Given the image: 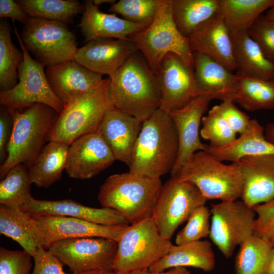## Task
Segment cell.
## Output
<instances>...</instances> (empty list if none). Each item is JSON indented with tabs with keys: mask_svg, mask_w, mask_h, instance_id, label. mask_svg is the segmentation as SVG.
<instances>
[{
	"mask_svg": "<svg viewBox=\"0 0 274 274\" xmlns=\"http://www.w3.org/2000/svg\"><path fill=\"white\" fill-rule=\"evenodd\" d=\"M206 151L222 161L238 162L247 156L274 155V145L265 138L264 129L258 121L252 119L247 130L234 141L218 148L209 146Z\"/></svg>",
	"mask_w": 274,
	"mask_h": 274,
	"instance_id": "cell-29",
	"label": "cell"
},
{
	"mask_svg": "<svg viewBox=\"0 0 274 274\" xmlns=\"http://www.w3.org/2000/svg\"><path fill=\"white\" fill-rule=\"evenodd\" d=\"M237 74L264 80L274 78V64L264 55L248 31L230 35Z\"/></svg>",
	"mask_w": 274,
	"mask_h": 274,
	"instance_id": "cell-28",
	"label": "cell"
},
{
	"mask_svg": "<svg viewBox=\"0 0 274 274\" xmlns=\"http://www.w3.org/2000/svg\"><path fill=\"white\" fill-rule=\"evenodd\" d=\"M194 71L199 94L223 101L232 100L237 76L224 65L202 54L193 53Z\"/></svg>",
	"mask_w": 274,
	"mask_h": 274,
	"instance_id": "cell-25",
	"label": "cell"
},
{
	"mask_svg": "<svg viewBox=\"0 0 274 274\" xmlns=\"http://www.w3.org/2000/svg\"><path fill=\"white\" fill-rule=\"evenodd\" d=\"M215 257L209 241H196L180 245H172L168 253L152 265L151 272H160L177 267L191 266L204 271L213 270Z\"/></svg>",
	"mask_w": 274,
	"mask_h": 274,
	"instance_id": "cell-27",
	"label": "cell"
},
{
	"mask_svg": "<svg viewBox=\"0 0 274 274\" xmlns=\"http://www.w3.org/2000/svg\"><path fill=\"white\" fill-rule=\"evenodd\" d=\"M187 39L192 53L207 55L232 72L236 70L230 32L217 14L199 26Z\"/></svg>",
	"mask_w": 274,
	"mask_h": 274,
	"instance_id": "cell-21",
	"label": "cell"
},
{
	"mask_svg": "<svg viewBox=\"0 0 274 274\" xmlns=\"http://www.w3.org/2000/svg\"><path fill=\"white\" fill-rule=\"evenodd\" d=\"M12 112L13 127L7 157L0 166L1 179L18 164H22L27 168L31 166L49 141L59 114L48 106L39 103Z\"/></svg>",
	"mask_w": 274,
	"mask_h": 274,
	"instance_id": "cell-4",
	"label": "cell"
},
{
	"mask_svg": "<svg viewBox=\"0 0 274 274\" xmlns=\"http://www.w3.org/2000/svg\"><path fill=\"white\" fill-rule=\"evenodd\" d=\"M210 210L205 205L196 208L191 214L185 227L177 234V245L199 241L210 235Z\"/></svg>",
	"mask_w": 274,
	"mask_h": 274,
	"instance_id": "cell-40",
	"label": "cell"
},
{
	"mask_svg": "<svg viewBox=\"0 0 274 274\" xmlns=\"http://www.w3.org/2000/svg\"><path fill=\"white\" fill-rule=\"evenodd\" d=\"M266 140L274 145V123L268 124L264 129Z\"/></svg>",
	"mask_w": 274,
	"mask_h": 274,
	"instance_id": "cell-49",
	"label": "cell"
},
{
	"mask_svg": "<svg viewBox=\"0 0 274 274\" xmlns=\"http://www.w3.org/2000/svg\"><path fill=\"white\" fill-rule=\"evenodd\" d=\"M45 73L53 91L62 101L71 95L96 88L103 80L102 75L75 60L47 66Z\"/></svg>",
	"mask_w": 274,
	"mask_h": 274,
	"instance_id": "cell-23",
	"label": "cell"
},
{
	"mask_svg": "<svg viewBox=\"0 0 274 274\" xmlns=\"http://www.w3.org/2000/svg\"><path fill=\"white\" fill-rule=\"evenodd\" d=\"M44 238V248L58 241L80 237H103L120 239L129 224L108 226L61 216L31 215Z\"/></svg>",
	"mask_w": 274,
	"mask_h": 274,
	"instance_id": "cell-15",
	"label": "cell"
},
{
	"mask_svg": "<svg viewBox=\"0 0 274 274\" xmlns=\"http://www.w3.org/2000/svg\"><path fill=\"white\" fill-rule=\"evenodd\" d=\"M109 78L115 109L142 122L159 109L161 92L157 76L140 51L131 55Z\"/></svg>",
	"mask_w": 274,
	"mask_h": 274,
	"instance_id": "cell-1",
	"label": "cell"
},
{
	"mask_svg": "<svg viewBox=\"0 0 274 274\" xmlns=\"http://www.w3.org/2000/svg\"><path fill=\"white\" fill-rule=\"evenodd\" d=\"M32 258L35 266L32 274H67L61 262L44 247L39 248Z\"/></svg>",
	"mask_w": 274,
	"mask_h": 274,
	"instance_id": "cell-45",
	"label": "cell"
},
{
	"mask_svg": "<svg viewBox=\"0 0 274 274\" xmlns=\"http://www.w3.org/2000/svg\"><path fill=\"white\" fill-rule=\"evenodd\" d=\"M171 177L193 184L207 200L232 201L242 197L243 179L239 163H223L207 151L194 153Z\"/></svg>",
	"mask_w": 274,
	"mask_h": 274,
	"instance_id": "cell-6",
	"label": "cell"
},
{
	"mask_svg": "<svg viewBox=\"0 0 274 274\" xmlns=\"http://www.w3.org/2000/svg\"><path fill=\"white\" fill-rule=\"evenodd\" d=\"M232 100L246 110H274V79L264 80L236 74Z\"/></svg>",
	"mask_w": 274,
	"mask_h": 274,
	"instance_id": "cell-32",
	"label": "cell"
},
{
	"mask_svg": "<svg viewBox=\"0 0 274 274\" xmlns=\"http://www.w3.org/2000/svg\"><path fill=\"white\" fill-rule=\"evenodd\" d=\"M162 186L160 178L129 172L114 174L100 186L97 199L102 208L117 211L132 224L152 216Z\"/></svg>",
	"mask_w": 274,
	"mask_h": 274,
	"instance_id": "cell-5",
	"label": "cell"
},
{
	"mask_svg": "<svg viewBox=\"0 0 274 274\" xmlns=\"http://www.w3.org/2000/svg\"><path fill=\"white\" fill-rule=\"evenodd\" d=\"M238 162L243 179L242 200L253 208L273 199L274 155L247 156Z\"/></svg>",
	"mask_w": 274,
	"mask_h": 274,
	"instance_id": "cell-20",
	"label": "cell"
},
{
	"mask_svg": "<svg viewBox=\"0 0 274 274\" xmlns=\"http://www.w3.org/2000/svg\"><path fill=\"white\" fill-rule=\"evenodd\" d=\"M128 274H190V271L184 267H177L170 268L167 271L160 272H151L147 270H135Z\"/></svg>",
	"mask_w": 274,
	"mask_h": 274,
	"instance_id": "cell-48",
	"label": "cell"
},
{
	"mask_svg": "<svg viewBox=\"0 0 274 274\" xmlns=\"http://www.w3.org/2000/svg\"><path fill=\"white\" fill-rule=\"evenodd\" d=\"M28 168L19 164L12 167L0 182V203L23 209L33 198Z\"/></svg>",
	"mask_w": 274,
	"mask_h": 274,
	"instance_id": "cell-37",
	"label": "cell"
},
{
	"mask_svg": "<svg viewBox=\"0 0 274 274\" xmlns=\"http://www.w3.org/2000/svg\"><path fill=\"white\" fill-rule=\"evenodd\" d=\"M274 5V0H219L217 14L230 35L249 29L261 14Z\"/></svg>",
	"mask_w": 274,
	"mask_h": 274,
	"instance_id": "cell-31",
	"label": "cell"
},
{
	"mask_svg": "<svg viewBox=\"0 0 274 274\" xmlns=\"http://www.w3.org/2000/svg\"><path fill=\"white\" fill-rule=\"evenodd\" d=\"M117 244L113 269L115 274L148 269L173 245L161 236L152 216L129 225Z\"/></svg>",
	"mask_w": 274,
	"mask_h": 274,
	"instance_id": "cell-8",
	"label": "cell"
},
{
	"mask_svg": "<svg viewBox=\"0 0 274 274\" xmlns=\"http://www.w3.org/2000/svg\"><path fill=\"white\" fill-rule=\"evenodd\" d=\"M14 124L12 111L1 106L0 109V161L1 164L8 155V147L11 137Z\"/></svg>",
	"mask_w": 274,
	"mask_h": 274,
	"instance_id": "cell-46",
	"label": "cell"
},
{
	"mask_svg": "<svg viewBox=\"0 0 274 274\" xmlns=\"http://www.w3.org/2000/svg\"><path fill=\"white\" fill-rule=\"evenodd\" d=\"M257 217L253 226V234L267 242L274 248V198L253 208ZM265 274H274V255Z\"/></svg>",
	"mask_w": 274,
	"mask_h": 274,
	"instance_id": "cell-41",
	"label": "cell"
},
{
	"mask_svg": "<svg viewBox=\"0 0 274 274\" xmlns=\"http://www.w3.org/2000/svg\"><path fill=\"white\" fill-rule=\"evenodd\" d=\"M212 96L199 94L183 107L169 112L178 134L179 152L178 158L171 176L174 175L187 160L194 153L206 151L209 145L200 140V126Z\"/></svg>",
	"mask_w": 274,
	"mask_h": 274,
	"instance_id": "cell-16",
	"label": "cell"
},
{
	"mask_svg": "<svg viewBox=\"0 0 274 274\" xmlns=\"http://www.w3.org/2000/svg\"><path fill=\"white\" fill-rule=\"evenodd\" d=\"M32 257L26 251L0 248V274H30Z\"/></svg>",
	"mask_w": 274,
	"mask_h": 274,
	"instance_id": "cell-43",
	"label": "cell"
},
{
	"mask_svg": "<svg viewBox=\"0 0 274 274\" xmlns=\"http://www.w3.org/2000/svg\"><path fill=\"white\" fill-rule=\"evenodd\" d=\"M157 76L161 92L159 109L166 113L183 107L199 94L194 68L175 53L163 58Z\"/></svg>",
	"mask_w": 274,
	"mask_h": 274,
	"instance_id": "cell-14",
	"label": "cell"
},
{
	"mask_svg": "<svg viewBox=\"0 0 274 274\" xmlns=\"http://www.w3.org/2000/svg\"><path fill=\"white\" fill-rule=\"evenodd\" d=\"M201 124L200 135L209 141L210 147L225 146L237 138V134L214 107L202 117Z\"/></svg>",
	"mask_w": 274,
	"mask_h": 274,
	"instance_id": "cell-39",
	"label": "cell"
},
{
	"mask_svg": "<svg viewBox=\"0 0 274 274\" xmlns=\"http://www.w3.org/2000/svg\"><path fill=\"white\" fill-rule=\"evenodd\" d=\"M12 22L23 54V60L18 68V83L9 90L0 92L1 106L13 112L39 103L48 106L60 114L63 109V101L51 89L45 66L30 56L18 33L14 20Z\"/></svg>",
	"mask_w": 274,
	"mask_h": 274,
	"instance_id": "cell-9",
	"label": "cell"
},
{
	"mask_svg": "<svg viewBox=\"0 0 274 274\" xmlns=\"http://www.w3.org/2000/svg\"><path fill=\"white\" fill-rule=\"evenodd\" d=\"M30 18L72 23L73 18L83 12L84 6L77 0L15 1Z\"/></svg>",
	"mask_w": 274,
	"mask_h": 274,
	"instance_id": "cell-35",
	"label": "cell"
},
{
	"mask_svg": "<svg viewBox=\"0 0 274 274\" xmlns=\"http://www.w3.org/2000/svg\"><path fill=\"white\" fill-rule=\"evenodd\" d=\"M138 51L129 39L98 38L78 48L75 60L95 73L110 77Z\"/></svg>",
	"mask_w": 274,
	"mask_h": 274,
	"instance_id": "cell-17",
	"label": "cell"
},
{
	"mask_svg": "<svg viewBox=\"0 0 274 274\" xmlns=\"http://www.w3.org/2000/svg\"><path fill=\"white\" fill-rule=\"evenodd\" d=\"M219 0H172L177 27L186 38L217 14Z\"/></svg>",
	"mask_w": 274,
	"mask_h": 274,
	"instance_id": "cell-33",
	"label": "cell"
},
{
	"mask_svg": "<svg viewBox=\"0 0 274 274\" xmlns=\"http://www.w3.org/2000/svg\"><path fill=\"white\" fill-rule=\"evenodd\" d=\"M110 84V78L104 79L96 88L71 95L63 100L62 111L50 132L49 141L70 145L78 138L96 132L105 114L115 109Z\"/></svg>",
	"mask_w": 274,
	"mask_h": 274,
	"instance_id": "cell-3",
	"label": "cell"
},
{
	"mask_svg": "<svg viewBox=\"0 0 274 274\" xmlns=\"http://www.w3.org/2000/svg\"><path fill=\"white\" fill-rule=\"evenodd\" d=\"M273 255L274 248L253 234L240 245L235 258V274H265Z\"/></svg>",
	"mask_w": 274,
	"mask_h": 274,
	"instance_id": "cell-34",
	"label": "cell"
},
{
	"mask_svg": "<svg viewBox=\"0 0 274 274\" xmlns=\"http://www.w3.org/2000/svg\"><path fill=\"white\" fill-rule=\"evenodd\" d=\"M207 200L193 184L171 177L162 184L152 214L161 236L170 240L178 227Z\"/></svg>",
	"mask_w": 274,
	"mask_h": 274,
	"instance_id": "cell-11",
	"label": "cell"
},
{
	"mask_svg": "<svg viewBox=\"0 0 274 274\" xmlns=\"http://www.w3.org/2000/svg\"><path fill=\"white\" fill-rule=\"evenodd\" d=\"M210 237L226 257L232 256L240 246L253 234L256 214L242 200L221 201L212 204Z\"/></svg>",
	"mask_w": 274,
	"mask_h": 274,
	"instance_id": "cell-12",
	"label": "cell"
},
{
	"mask_svg": "<svg viewBox=\"0 0 274 274\" xmlns=\"http://www.w3.org/2000/svg\"><path fill=\"white\" fill-rule=\"evenodd\" d=\"M143 122L116 109L108 111L97 129L115 157L129 166Z\"/></svg>",
	"mask_w": 274,
	"mask_h": 274,
	"instance_id": "cell-19",
	"label": "cell"
},
{
	"mask_svg": "<svg viewBox=\"0 0 274 274\" xmlns=\"http://www.w3.org/2000/svg\"><path fill=\"white\" fill-rule=\"evenodd\" d=\"M69 147L65 143L48 142L28 168L32 183L46 188L59 180L66 166Z\"/></svg>",
	"mask_w": 274,
	"mask_h": 274,
	"instance_id": "cell-30",
	"label": "cell"
},
{
	"mask_svg": "<svg viewBox=\"0 0 274 274\" xmlns=\"http://www.w3.org/2000/svg\"><path fill=\"white\" fill-rule=\"evenodd\" d=\"M8 20L0 21V92L9 90L18 83V68L23 54L13 43Z\"/></svg>",
	"mask_w": 274,
	"mask_h": 274,
	"instance_id": "cell-36",
	"label": "cell"
},
{
	"mask_svg": "<svg viewBox=\"0 0 274 274\" xmlns=\"http://www.w3.org/2000/svg\"><path fill=\"white\" fill-rule=\"evenodd\" d=\"M117 242L103 237L72 238L57 241L48 249L73 273L113 271Z\"/></svg>",
	"mask_w": 274,
	"mask_h": 274,
	"instance_id": "cell-13",
	"label": "cell"
},
{
	"mask_svg": "<svg viewBox=\"0 0 274 274\" xmlns=\"http://www.w3.org/2000/svg\"><path fill=\"white\" fill-rule=\"evenodd\" d=\"M116 2L115 0H94L93 1V4L97 6H99L100 5L103 4H109L111 5L114 4Z\"/></svg>",
	"mask_w": 274,
	"mask_h": 274,
	"instance_id": "cell-52",
	"label": "cell"
},
{
	"mask_svg": "<svg viewBox=\"0 0 274 274\" xmlns=\"http://www.w3.org/2000/svg\"><path fill=\"white\" fill-rule=\"evenodd\" d=\"M179 152V140L174 123L168 113L158 109L143 122L129 172L160 178L174 168Z\"/></svg>",
	"mask_w": 274,
	"mask_h": 274,
	"instance_id": "cell-2",
	"label": "cell"
},
{
	"mask_svg": "<svg viewBox=\"0 0 274 274\" xmlns=\"http://www.w3.org/2000/svg\"><path fill=\"white\" fill-rule=\"evenodd\" d=\"M265 16L269 20L274 23V5L268 9L266 12Z\"/></svg>",
	"mask_w": 274,
	"mask_h": 274,
	"instance_id": "cell-51",
	"label": "cell"
},
{
	"mask_svg": "<svg viewBox=\"0 0 274 274\" xmlns=\"http://www.w3.org/2000/svg\"><path fill=\"white\" fill-rule=\"evenodd\" d=\"M162 0H120L109 12L120 14L130 22L148 27L153 21Z\"/></svg>",
	"mask_w": 274,
	"mask_h": 274,
	"instance_id": "cell-38",
	"label": "cell"
},
{
	"mask_svg": "<svg viewBox=\"0 0 274 274\" xmlns=\"http://www.w3.org/2000/svg\"><path fill=\"white\" fill-rule=\"evenodd\" d=\"M273 79H274V78H273Z\"/></svg>",
	"mask_w": 274,
	"mask_h": 274,
	"instance_id": "cell-53",
	"label": "cell"
},
{
	"mask_svg": "<svg viewBox=\"0 0 274 274\" xmlns=\"http://www.w3.org/2000/svg\"><path fill=\"white\" fill-rule=\"evenodd\" d=\"M128 39L135 44L156 75L162 59L169 53L177 54L194 68L193 54L188 39L178 30L173 17L172 0H162L152 23L130 35Z\"/></svg>",
	"mask_w": 274,
	"mask_h": 274,
	"instance_id": "cell-7",
	"label": "cell"
},
{
	"mask_svg": "<svg viewBox=\"0 0 274 274\" xmlns=\"http://www.w3.org/2000/svg\"><path fill=\"white\" fill-rule=\"evenodd\" d=\"M0 17L11 18L25 25L30 17L19 5L13 0H0Z\"/></svg>",
	"mask_w": 274,
	"mask_h": 274,
	"instance_id": "cell-47",
	"label": "cell"
},
{
	"mask_svg": "<svg viewBox=\"0 0 274 274\" xmlns=\"http://www.w3.org/2000/svg\"><path fill=\"white\" fill-rule=\"evenodd\" d=\"M79 26L86 42L98 38L127 39L130 35L147 27L104 13L93 1H84Z\"/></svg>",
	"mask_w": 274,
	"mask_h": 274,
	"instance_id": "cell-24",
	"label": "cell"
},
{
	"mask_svg": "<svg viewBox=\"0 0 274 274\" xmlns=\"http://www.w3.org/2000/svg\"><path fill=\"white\" fill-rule=\"evenodd\" d=\"M0 233L16 241L32 257L44 247V238L36 221L19 208L0 205Z\"/></svg>",
	"mask_w": 274,
	"mask_h": 274,
	"instance_id": "cell-26",
	"label": "cell"
},
{
	"mask_svg": "<svg viewBox=\"0 0 274 274\" xmlns=\"http://www.w3.org/2000/svg\"><path fill=\"white\" fill-rule=\"evenodd\" d=\"M20 36L26 49L44 66L75 60L78 43L66 24L30 18Z\"/></svg>",
	"mask_w": 274,
	"mask_h": 274,
	"instance_id": "cell-10",
	"label": "cell"
},
{
	"mask_svg": "<svg viewBox=\"0 0 274 274\" xmlns=\"http://www.w3.org/2000/svg\"><path fill=\"white\" fill-rule=\"evenodd\" d=\"M115 160L110 149L96 131L78 138L70 145L65 170L71 178L87 179L107 168Z\"/></svg>",
	"mask_w": 274,
	"mask_h": 274,
	"instance_id": "cell-18",
	"label": "cell"
},
{
	"mask_svg": "<svg viewBox=\"0 0 274 274\" xmlns=\"http://www.w3.org/2000/svg\"><path fill=\"white\" fill-rule=\"evenodd\" d=\"M22 210L31 215L71 217L104 225L129 224L125 218L115 210L91 208L70 199L47 200L33 198Z\"/></svg>",
	"mask_w": 274,
	"mask_h": 274,
	"instance_id": "cell-22",
	"label": "cell"
},
{
	"mask_svg": "<svg viewBox=\"0 0 274 274\" xmlns=\"http://www.w3.org/2000/svg\"><path fill=\"white\" fill-rule=\"evenodd\" d=\"M231 100L223 101L214 106L228 125L237 134L244 133L248 128L251 119L244 112L238 109Z\"/></svg>",
	"mask_w": 274,
	"mask_h": 274,
	"instance_id": "cell-44",
	"label": "cell"
},
{
	"mask_svg": "<svg viewBox=\"0 0 274 274\" xmlns=\"http://www.w3.org/2000/svg\"><path fill=\"white\" fill-rule=\"evenodd\" d=\"M265 57L274 64V23L260 15L248 30Z\"/></svg>",
	"mask_w": 274,
	"mask_h": 274,
	"instance_id": "cell-42",
	"label": "cell"
},
{
	"mask_svg": "<svg viewBox=\"0 0 274 274\" xmlns=\"http://www.w3.org/2000/svg\"><path fill=\"white\" fill-rule=\"evenodd\" d=\"M72 274H115L113 271L104 270H91L79 273H72Z\"/></svg>",
	"mask_w": 274,
	"mask_h": 274,
	"instance_id": "cell-50",
	"label": "cell"
}]
</instances>
